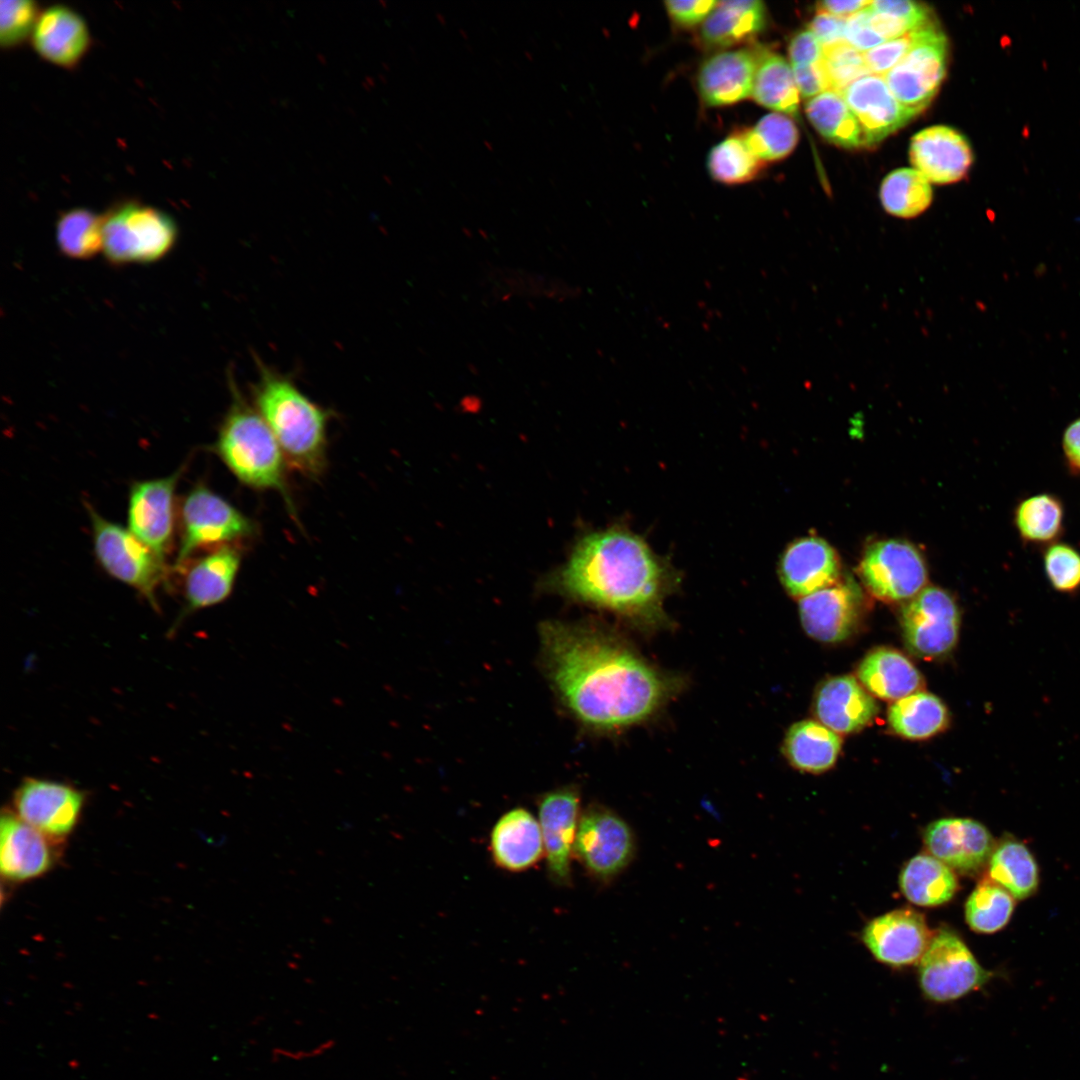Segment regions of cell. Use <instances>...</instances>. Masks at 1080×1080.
<instances>
[{
	"label": "cell",
	"instance_id": "1",
	"mask_svg": "<svg viewBox=\"0 0 1080 1080\" xmlns=\"http://www.w3.org/2000/svg\"><path fill=\"white\" fill-rule=\"evenodd\" d=\"M544 662L569 710L596 728H617L649 717L663 702V679L641 658L605 634L551 621L541 628Z\"/></svg>",
	"mask_w": 1080,
	"mask_h": 1080
},
{
	"label": "cell",
	"instance_id": "2",
	"mask_svg": "<svg viewBox=\"0 0 1080 1080\" xmlns=\"http://www.w3.org/2000/svg\"><path fill=\"white\" fill-rule=\"evenodd\" d=\"M672 579L671 568L640 536L613 528L582 538L557 582L578 600L633 618L657 620Z\"/></svg>",
	"mask_w": 1080,
	"mask_h": 1080
},
{
	"label": "cell",
	"instance_id": "3",
	"mask_svg": "<svg viewBox=\"0 0 1080 1080\" xmlns=\"http://www.w3.org/2000/svg\"><path fill=\"white\" fill-rule=\"evenodd\" d=\"M256 409L273 433L286 463L310 478L326 466L328 412L311 401L287 376L255 359Z\"/></svg>",
	"mask_w": 1080,
	"mask_h": 1080
},
{
	"label": "cell",
	"instance_id": "4",
	"mask_svg": "<svg viewBox=\"0 0 1080 1080\" xmlns=\"http://www.w3.org/2000/svg\"><path fill=\"white\" fill-rule=\"evenodd\" d=\"M231 405L221 423L215 450L242 483L275 489L286 496L283 453L270 428L244 399L231 375Z\"/></svg>",
	"mask_w": 1080,
	"mask_h": 1080
},
{
	"label": "cell",
	"instance_id": "5",
	"mask_svg": "<svg viewBox=\"0 0 1080 1080\" xmlns=\"http://www.w3.org/2000/svg\"><path fill=\"white\" fill-rule=\"evenodd\" d=\"M103 254L115 265L160 260L174 247L178 229L164 211L135 201L121 203L103 215Z\"/></svg>",
	"mask_w": 1080,
	"mask_h": 1080
},
{
	"label": "cell",
	"instance_id": "6",
	"mask_svg": "<svg viewBox=\"0 0 1080 1080\" xmlns=\"http://www.w3.org/2000/svg\"><path fill=\"white\" fill-rule=\"evenodd\" d=\"M97 560L105 571L140 592L158 608L156 591L168 576L165 560L130 530L110 522L88 507Z\"/></svg>",
	"mask_w": 1080,
	"mask_h": 1080
},
{
	"label": "cell",
	"instance_id": "7",
	"mask_svg": "<svg viewBox=\"0 0 1080 1080\" xmlns=\"http://www.w3.org/2000/svg\"><path fill=\"white\" fill-rule=\"evenodd\" d=\"M947 39L935 20L913 29V42L900 62L883 77L905 108L918 114L936 95L946 74Z\"/></svg>",
	"mask_w": 1080,
	"mask_h": 1080
},
{
	"label": "cell",
	"instance_id": "8",
	"mask_svg": "<svg viewBox=\"0 0 1080 1080\" xmlns=\"http://www.w3.org/2000/svg\"><path fill=\"white\" fill-rule=\"evenodd\" d=\"M179 522L176 569L188 562L199 549L227 545L254 532L253 523L245 515L203 485L194 487L184 497Z\"/></svg>",
	"mask_w": 1080,
	"mask_h": 1080
},
{
	"label": "cell",
	"instance_id": "9",
	"mask_svg": "<svg viewBox=\"0 0 1080 1080\" xmlns=\"http://www.w3.org/2000/svg\"><path fill=\"white\" fill-rule=\"evenodd\" d=\"M918 963L921 990L935 1002L962 998L993 977L958 934L948 928H941L933 935Z\"/></svg>",
	"mask_w": 1080,
	"mask_h": 1080
},
{
	"label": "cell",
	"instance_id": "10",
	"mask_svg": "<svg viewBox=\"0 0 1080 1080\" xmlns=\"http://www.w3.org/2000/svg\"><path fill=\"white\" fill-rule=\"evenodd\" d=\"M858 574L873 596L888 602L913 598L927 581L923 556L913 544L900 539L879 540L868 546Z\"/></svg>",
	"mask_w": 1080,
	"mask_h": 1080
},
{
	"label": "cell",
	"instance_id": "11",
	"mask_svg": "<svg viewBox=\"0 0 1080 1080\" xmlns=\"http://www.w3.org/2000/svg\"><path fill=\"white\" fill-rule=\"evenodd\" d=\"M634 850L630 827L615 813L591 807L580 816L574 855L595 879H613L630 863Z\"/></svg>",
	"mask_w": 1080,
	"mask_h": 1080
},
{
	"label": "cell",
	"instance_id": "12",
	"mask_svg": "<svg viewBox=\"0 0 1080 1080\" xmlns=\"http://www.w3.org/2000/svg\"><path fill=\"white\" fill-rule=\"evenodd\" d=\"M907 647L922 658L947 654L958 640L960 614L952 596L938 587H925L901 613Z\"/></svg>",
	"mask_w": 1080,
	"mask_h": 1080
},
{
	"label": "cell",
	"instance_id": "13",
	"mask_svg": "<svg viewBox=\"0 0 1080 1080\" xmlns=\"http://www.w3.org/2000/svg\"><path fill=\"white\" fill-rule=\"evenodd\" d=\"M183 467L169 476L135 482L128 505L129 530L160 558L173 547L174 495Z\"/></svg>",
	"mask_w": 1080,
	"mask_h": 1080
},
{
	"label": "cell",
	"instance_id": "14",
	"mask_svg": "<svg viewBox=\"0 0 1080 1080\" xmlns=\"http://www.w3.org/2000/svg\"><path fill=\"white\" fill-rule=\"evenodd\" d=\"M13 802L18 817L47 836L58 838L76 826L84 796L65 783L26 778L16 789Z\"/></svg>",
	"mask_w": 1080,
	"mask_h": 1080
},
{
	"label": "cell",
	"instance_id": "15",
	"mask_svg": "<svg viewBox=\"0 0 1080 1080\" xmlns=\"http://www.w3.org/2000/svg\"><path fill=\"white\" fill-rule=\"evenodd\" d=\"M580 796L566 786L544 794L538 803L544 855L551 880L560 886L571 882V859L579 824Z\"/></svg>",
	"mask_w": 1080,
	"mask_h": 1080
},
{
	"label": "cell",
	"instance_id": "16",
	"mask_svg": "<svg viewBox=\"0 0 1080 1080\" xmlns=\"http://www.w3.org/2000/svg\"><path fill=\"white\" fill-rule=\"evenodd\" d=\"M932 937L924 915L912 908H899L878 916L867 923L862 933L871 954L892 967L919 962Z\"/></svg>",
	"mask_w": 1080,
	"mask_h": 1080
},
{
	"label": "cell",
	"instance_id": "17",
	"mask_svg": "<svg viewBox=\"0 0 1080 1080\" xmlns=\"http://www.w3.org/2000/svg\"><path fill=\"white\" fill-rule=\"evenodd\" d=\"M929 854L953 871L972 875L988 864L995 844L989 830L970 818H941L923 834Z\"/></svg>",
	"mask_w": 1080,
	"mask_h": 1080
},
{
	"label": "cell",
	"instance_id": "18",
	"mask_svg": "<svg viewBox=\"0 0 1080 1080\" xmlns=\"http://www.w3.org/2000/svg\"><path fill=\"white\" fill-rule=\"evenodd\" d=\"M862 608V593L848 579L803 597L799 603L804 630L812 638L829 643L842 641L854 632Z\"/></svg>",
	"mask_w": 1080,
	"mask_h": 1080
},
{
	"label": "cell",
	"instance_id": "19",
	"mask_svg": "<svg viewBox=\"0 0 1080 1080\" xmlns=\"http://www.w3.org/2000/svg\"><path fill=\"white\" fill-rule=\"evenodd\" d=\"M872 146L906 125L916 113L902 106L883 76L869 74L840 92Z\"/></svg>",
	"mask_w": 1080,
	"mask_h": 1080
},
{
	"label": "cell",
	"instance_id": "20",
	"mask_svg": "<svg viewBox=\"0 0 1080 1080\" xmlns=\"http://www.w3.org/2000/svg\"><path fill=\"white\" fill-rule=\"evenodd\" d=\"M909 156L916 170L937 184L954 183L964 178L974 159L967 139L957 130L943 125L928 127L915 134Z\"/></svg>",
	"mask_w": 1080,
	"mask_h": 1080
},
{
	"label": "cell",
	"instance_id": "21",
	"mask_svg": "<svg viewBox=\"0 0 1080 1080\" xmlns=\"http://www.w3.org/2000/svg\"><path fill=\"white\" fill-rule=\"evenodd\" d=\"M31 41L41 58L53 65L71 69L87 54L91 34L85 19L77 11L63 4H55L40 12Z\"/></svg>",
	"mask_w": 1080,
	"mask_h": 1080
},
{
	"label": "cell",
	"instance_id": "22",
	"mask_svg": "<svg viewBox=\"0 0 1080 1080\" xmlns=\"http://www.w3.org/2000/svg\"><path fill=\"white\" fill-rule=\"evenodd\" d=\"M840 559L824 539L808 536L795 540L784 551L779 575L794 597H806L839 581Z\"/></svg>",
	"mask_w": 1080,
	"mask_h": 1080
},
{
	"label": "cell",
	"instance_id": "23",
	"mask_svg": "<svg viewBox=\"0 0 1080 1080\" xmlns=\"http://www.w3.org/2000/svg\"><path fill=\"white\" fill-rule=\"evenodd\" d=\"M759 51L725 50L707 58L697 73V90L710 107L736 104L752 95Z\"/></svg>",
	"mask_w": 1080,
	"mask_h": 1080
},
{
	"label": "cell",
	"instance_id": "24",
	"mask_svg": "<svg viewBox=\"0 0 1080 1080\" xmlns=\"http://www.w3.org/2000/svg\"><path fill=\"white\" fill-rule=\"evenodd\" d=\"M51 837L12 813L0 822V868L9 881H26L41 876L53 866L55 851Z\"/></svg>",
	"mask_w": 1080,
	"mask_h": 1080
},
{
	"label": "cell",
	"instance_id": "25",
	"mask_svg": "<svg viewBox=\"0 0 1080 1080\" xmlns=\"http://www.w3.org/2000/svg\"><path fill=\"white\" fill-rule=\"evenodd\" d=\"M240 563V550L227 544L176 569L185 570V610L193 612L226 600L232 592Z\"/></svg>",
	"mask_w": 1080,
	"mask_h": 1080
},
{
	"label": "cell",
	"instance_id": "26",
	"mask_svg": "<svg viewBox=\"0 0 1080 1080\" xmlns=\"http://www.w3.org/2000/svg\"><path fill=\"white\" fill-rule=\"evenodd\" d=\"M490 852L494 863L503 870L522 872L531 868L544 854L539 821L521 807L507 811L491 830Z\"/></svg>",
	"mask_w": 1080,
	"mask_h": 1080
},
{
	"label": "cell",
	"instance_id": "27",
	"mask_svg": "<svg viewBox=\"0 0 1080 1080\" xmlns=\"http://www.w3.org/2000/svg\"><path fill=\"white\" fill-rule=\"evenodd\" d=\"M819 722L836 733H853L867 726L878 712L871 694L853 676L826 681L815 698Z\"/></svg>",
	"mask_w": 1080,
	"mask_h": 1080
},
{
	"label": "cell",
	"instance_id": "28",
	"mask_svg": "<svg viewBox=\"0 0 1080 1080\" xmlns=\"http://www.w3.org/2000/svg\"><path fill=\"white\" fill-rule=\"evenodd\" d=\"M767 18L762 1H720L703 22L700 40L710 48L732 47L759 35L767 25Z\"/></svg>",
	"mask_w": 1080,
	"mask_h": 1080
},
{
	"label": "cell",
	"instance_id": "29",
	"mask_svg": "<svg viewBox=\"0 0 1080 1080\" xmlns=\"http://www.w3.org/2000/svg\"><path fill=\"white\" fill-rule=\"evenodd\" d=\"M857 676L870 694L884 700L896 701L918 692L923 683L912 662L890 648L868 653L858 666Z\"/></svg>",
	"mask_w": 1080,
	"mask_h": 1080
},
{
	"label": "cell",
	"instance_id": "30",
	"mask_svg": "<svg viewBox=\"0 0 1080 1080\" xmlns=\"http://www.w3.org/2000/svg\"><path fill=\"white\" fill-rule=\"evenodd\" d=\"M899 887L905 898L922 907L949 902L958 890L954 871L929 853L912 857L902 868Z\"/></svg>",
	"mask_w": 1080,
	"mask_h": 1080
},
{
	"label": "cell",
	"instance_id": "31",
	"mask_svg": "<svg viewBox=\"0 0 1080 1080\" xmlns=\"http://www.w3.org/2000/svg\"><path fill=\"white\" fill-rule=\"evenodd\" d=\"M838 733L820 722L804 720L794 724L785 739V753L796 768L820 773L831 768L841 749Z\"/></svg>",
	"mask_w": 1080,
	"mask_h": 1080
},
{
	"label": "cell",
	"instance_id": "32",
	"mask_svg": "<svg viewBox=\"0 0 1080 1080\" xmlns=\"http://www.w3.org/2000/svg\"><path fill=\"white\" fill-rule=\"evenodd\" d=\"M990 879L1007 890L1015 899L1033 895L1039 884L1037 862L1021 841L1006 837L995 845L988 862Z\"/></svg>",
	"mask_w": 1080,
	"mask_h": 1080
},
{
	"label": "cell",
	"instance_id": "33",
	"mask_svg": "<svg viewBox=\"0 0 1080 1080\" xmlns=\"http://www.w3.org/2000/svg\"><path fill=\"white\" fill-rule=\"evenodd\" d=\"M1065 509L1062 500L1051 493H1039L1020 500L1013 510V523L1024 544L1044 545L1057 542L1064 531Z\"/></svg>",
	"mask_w": 1080,
	"mask_h": 1080
},
{
	"label": "cell",
	"instance_id": "34",
	"mask_svg": "<svg viewBox=\"0 0 1080 1080\" xmlns=\"http://www.w3.org/2000/svg\"><path fill=\"white\" fill-rule=\"evenodd\" d=\"M799 91L792 67L781 55L760 50L752 97L761 106L785 115H794L799 107Z\"/></svg>",
	"mask_w": 1080,
	"mask_h": 1080
},
{
	"label": "cell",
	"instance_id": "35",
	"mask_svg": "<svg viewBox=\"0 0 1080 1080\" xmlns=\"http://www.w3.org/2000/svg\"><path fill=\"white\" fill-rule=\"evenodd\" d=\"M805 112L829 142L849 149L866 146L861 126L839 92L827 90L809 99Z\"/></svg>",
	"mask_w": 1080,
	"mask_h": 1080
},
{
	"label": "cell",
	"instance_id": "36",
	"mask_svg": "<svg viewBox=\"0 0 1080 1080\" xmlns=\"http://www.w3.org/2000/svg\"><path fill=\"white\" fill-rule=\"evenodd\" d=\"M948 713L942 701L926 692L896 700L888 710L890 727L908 739L929 738L944 729Z\"/></svg>",
	"mask_w": 1080,
	"mask_h": 1080
},
{
	"label": "cell",
	"instance_id": "37",
	"mask_svg": "<svg viewBox=\"0 0 1080 1080\" xmlns=\"http://www.w3.org/2000/svg\"><path fill=\"white\" fill-rule=\"evenodd\" d=\"M103 220L87 208L65 211L56 223V242L60 252L71 259L87 260L103 248Z\"/></svg>",
	"mask_w": 1080,
	"mask_h": 1080
},
{
	"label": "cell",
	"instance_id": "38",
	"mask_svg": "<svg viewBox=\"0 0 1080 1080\" xmlns=\"http://www.w3.org/2000/svg\"><path fill=\"white\" fill-rule=\"evenodd\" d=\"M880 200L887 213L899 218H913L931 204L929 181L916 169L901 168L889 173L882 181Z\"/></svg>",
	"mask_w": 1080,
	"mask_h": 1080
},
{
	"label": "cell",
	"instance_id": "39",
	"mask_svg": "<svg viewBox=\"0 0 1080 1080\" xmlns=\"http://www.w3.org/2000/svg\"><path fill=\"white\" fill-rule=\"evenodd\" d=\"M1014 897L992 879L981 880L969 895L965 904V919L969 927L981 934L1001 930L1009 922L1014 907Z\"/></svg>",
	"mask_w": 1080,
	"mask_h": 1080
},
{
	"label": "cell",
	"instance_id": "40",
	"mask_svg": "<svg viewBox=\"0 0 1080 1080\" xmlns=\"http://www.w3.org/2000/svg\"><path fill=\"white\" fill-rule=\"evenodd\" d=\"M764 163L747 146L742 133L728 136L715 145L707 158V167L714 180L726 185L743 184L754 180Z\"/></svg>",
	"mask_w": 1080,
	"mask_h": 1080
},
{
	"label": "cell",
	"instance_id": "41",
	"mask_svg": "<svg viewBox=\"0 0 1080 1080\" xmlns=\"http://www.w3.org/2000/svg\"><path fill=\"white\" fill-rule=\"evenodd\" d=\"M751 152L763 163L786 158L795 149L799 132L793 120L782 113L763 116L751 129L742 132Z\"/></svg>",
	"mask_w": 1080,
	"mask_h": 1080
},
{
	"label": "cell",
	"instance_id": "42",
	"mask_svg": "<svg viewBox=\"0 0 1080 1080\" xmlns=\"http://www.w3.org/2000/svg\"><path fill=\"white\" fill-rule=\"evenodd\" d=\"M1043 568L1057 592L1073 594L1080 590V550L1075 546L1059 541L1046 546Z\"/></svg>",
	"mask_w": 1080,
	"mask_h": 1080
},
{
	"label": "cell",
	"instance_id": "43",
	"mask_svg": "<svg viewBox=\"0 0 1080 1080\" xmlns=\"http://www.w3.org/2000/svg\"><path fill=\"white\" fill-rule=\"evenodd\" d=\"M822 61L830 90L839 93L859 78L871 74L863 52L845 40L823 47Z\"/></svg>",
	"mask_w": 1080,
	"mask_h": 1080
},
{
	"label": "cell",
	"instance_id": "44",
	"mask_svg": "<svg viewBox=\"0 0 1080 1080\" xmlns=\"http://www.w3.org/2000/svg\"><path fill=\"white\" fill-rule=\"evenodd\" d=\"M40 10L33 0L0 2V42L3 48H15L31 37Z\"/></svg>",
	"mask_w": 1080,
	"mask_h": 1080
},
{
	"label": "cell",
	"instance_id": "45",
	"mask_svg": "<svg viewBox=\"0 0 1080 1080\" xmlns=\"http://www.w3.org/2000/svg\"><path fill=\"white\" fill-rule=\"evenodd\" d=\"M912 42L913 30L864 52V59L871 74L884 76L905 56Z\"/></svg>",
	"mask_w": 1080,
	"mask_h": 1080
},
{
	"label": "cell",
	"instance_id": "46",
	"mask_svg": "<svg viewBox=\"0 0 1080 1080\" xmlns=\"http://www.w3.org/2000/svg\"><path fill=\"white\" fill-rule=\"evenodd\" d=\"M719 1H666V12L672 22L681 28H692L703 23L716 8Z\"/></svg>",
	"mask_w": 1080,
	"mask_h": 1080
},
{
	"label": "cell",
	"instance_id": "47",
	"mask_svg": "<svg viewBox=\"0 0 1080 1080\" xmlns=\"http://www.w3.org/2000/svg\"><path fill=\"white\" fill-rule=\"evenodd\" d=\"M867 7L845 19V41L863 53L885 42L869 26Z\"/></svg>",
	"mask_w": 1080,
	"mask_h": 1080
},
{
	"label": "cell",
	"instance_id": "48",
	"mask_svg": "<svg viewBox=\"0 0 1080 1080\" xmlns=\"http://www.w3.org/2000/svg\"><path fill=\"white\" fill-rule=\"evenodd\" d=\"M799 94L807 99L830 90V83L823 61L814 64L791 66Z\"/></svg>",
	"mask_w": 1080,
	"mask_h": 1080
},
{
	"label": "cell",
	"instance_id": "49",
	"mask_svg": "<svg viewBox=\"0 0 1080 1080\" xmlns=\"http://www.w3.org/2000/svg\"><path fill=\"white\" fill-rule=\"evenodd\" d=\"M868 8L875 12H883L901 17L913 23L916 27L933 20V16L931 15L928 6L914 1H871Z\"/></svg>",
	"mask_w": 1080,
	"mask_h": 1080
},
{
	"label": "cell",
	"instance_id": "50",
	"mask_svg": "<svg viewBox=\"0 0 1080 1080\" xmlns=\"http://www.w3.org/2000/svg\"><path fill=\"white\" fill-rule=\"evenodd\" d=\"M791 66L809 65L823 58V46L809 30L796 33L788 47Z\"/></svg>",
	"mask_w": 1080,
	"mask_h": 1080
},
{
	"label": "cell",
	"instance_id": "51",
	"mask_svg": "<svg viewBox=\"0 0 1080 1080\" xmlns=\"http://www.w3.org/2000/svg\"><path fill=\"white\" fill-rule=\"evenodd\" d=\"M823 47L845 40V19L817 11L808 28Z\"/></svg>",
	"mask_w": 1080,
	"mask_h": 1080
},
{
	"label": "cell",
	"instance_id": "52",
	"mask_svg": "<svg viewBox=\"0 0 1080 1080\" xmlns=\"http://www.w3.org/2000/svg\"><path fill=\"white\" fill-rule=\"evenodd\" d=\"M868 10L869 26L884 41L901 37L916 28L913 23L901 17L883 12H875L869 8Z\"/></svg>",
	"mask_w": 1080,
	"mask_h": 1080
},
{
	"label": "cell",
	"instance_id": "53",
	"mask_svg": "<svg viewBox=\"0 0 1080 1080\" xmlns=\"http://www.w3.org/2000/svg\"><path fill=\"white\" fill-rule=\"evenodd\" d=\"M1061 444L1067 469L1073 475H1080V417L1064 429Z\"/></svg>",
	"mask_w": 1080,
	"mask_h": 1080
},
{
	"label": "cell",
	"instance_id": "54",
	"mask_svg": "<svg viewBox=\"0 0 1080 1080\" xmlns=\"http://www.w3.org/2000/svg\"><path fill=\"white\" fill-rule=\"evenodd\" d=\"M335 1045L336 1041L334 1039H326L313 1047L304 1049L297 1048L294 1050L291 1048L276 1047L273 1048L271 1054L274 1061L287 1060L301 1062L321 1057L331 1051Z\"/></svg>",
	"mask_w": 1080,
	"mask_h": 1080
},
{
	"label": "cell",
	"instance_id": "55",
	"mask_svg": "<svg viewBox=\"0 0 1080 1080\" xmlns=\"http://www.w3.org/2000/svg\"><path fill=\"white\" fill-rule=\"evenodd\" d=\"M871 1L863 0H849V1H821L817 4V11H824L835 15L840 18H848L849 16L861 11L869 6Z\"/></svg>",
	"mask_w": 1080,
	"mask_h": 1080
}]
</instances>
